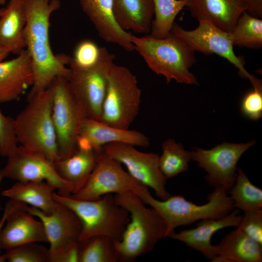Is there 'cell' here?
Returning a JSON list of instances; mask_svg holds the SVG:
<instances>
[{
    "label": "cell",
    "mask_w": 262,
    "mask_h": 262,
    "mask_svg": "<svg viewBox=\"0 0 262 262\" xmlns=\"http://www.w3.org/2000/svg\"><path fill=\"white\" fill-rule=\"evenodd\" d=\"M115 58L114 54L105 47H101L98 61L91 66L81 67L69 61V84L88 118L100 119L108 75Z\"/></svg>",
    "instance_id": "cell-10"
},
{
    "label": "cell",
    "mask_w": 262,
    "mask_h": 262,
    "mask_svg": "<svg viewBox=\"0 0 262 262\" xmlns=\"http://www.w3.org/2000/svg\"><path fill=\"white\" fill-rule=\"evenodd\" d=\"M134 147L115 142L107 144L102 148L106 154L123 164L134 179L151 188L161 200L166 199L170 194L166 188V179L159 167V155L141 152Z\"/></svg>",
    "instance_id": "cell-15"
},
{
    "label": "cell",
    "mask_w": 262,
    "mask_h": 262,
    "mask_svg": "<svg viewBox=\"0 0 262 262\" xmlns=\"http://www.w3.org/2000/svg\"><path fill=\"white\" fill-rule=\"evenodd\" d=\"M233 46L260 49L262 47V19L246 11L230 32Z\"/></svg>",
    "instance_id": "cell-29"
},
{
    "label": "cell",
    "mask_w": 262,
    "mask_h": 262,
    "mask_svg": "<svg viewBox=\"0 0 262 262\" xmlns=\"http://www.w3.org/2000/svg\"><path fill=\"white\" fill-rule=\"evenodd\" d=\"M246 12L257 17H262V0H245Z\"/></svg>",
    "instance_id": "cell-37"
},
{
    "label": "cell",
    "mask_w": 262,
    "mask_h": 262,
    "mask_svg": "<svg viewBox=\"0 0 262 262\" xmlns=\"http://www.w3.org/2000/svg\"><path fill=\"white\" fill-rule=\"evenodd\" d=\"M114 241L98 235L79 242V262H118Z\"/></svg>",
    "instance_id": "cell-31"
},
{
    "label": "cell",
    "mask_w": 262,
    "mask_h": 262,
    "mask_svg": "<svg viewBox=\"0 0 262 262\" xmlns=\"http://www.w3.org/2000/svg\"><path fill=\"white\" fill-rule=\"evenodd\" d=\"M115 197L130 215L121 239L114 241L115 248L119 262H132L167 237L166 226L159 213L151 207H147L134 193L128 191L115 194Z\"/></svg>",
    "instance_id": "cell-2"
},
{
    "label": "cell",
    "mask_w": 262,
    "mask_h": 262,
    "mask_svg": "<svg viewBox=\"0 0 262 262\" xmlns=\"http://www.w3.org/2000/svg\"><path fill=\"white\" fill-rule=\"evenodd\" d=\"M187 7L197 20L209 21L229 33L246 10L245 0H189Z\"/></svg>",
    "instance_id": "cell-21"
},
{
    "label": "cell",
    "mask_w": 262,
    "mask_h": 262,
    "mask_svg": "<svg viewBox=\"0 0 262 262\" xmlns=\"http://www.w3.org/2000/svg\"><path fill=\"white\" fill-rule=\"evenodd\" d=\"M244 213L237 228L251 239L262 245V209Z\"/></svg>",
    "instance_id": "cell-35"
},
{
    "label": "cell",
    "mask_w": 262,
    "mask_h": 262,
    "mask_svg": "<svg viewBox=\"0 0 262 262\" xmlns=\"http://www.w3.org/2000/svg\"><path fill=\"white\" fill-rule=\"evenodd\" d=\"M115 142L143 147L150 145L149 138L138 131L114 127L88 117L82 121L77 144L101 149L107 144Z\"/></svg>",
    "instance_id": "cell-18"
},
{
    "label": "cell",
    "mask_w": 262,
    "mask_h": 262,
    "mask_svg": "<svg viewBox=\"0 0 262 262\" xmlns=\"http://www.w3.org/2000/svg\"><path fill=\"white\" fill-rule=\"evenodd\" d=\"M24 209L43 224L49 244L48 262H77L82 225L76 214L56 201L49 214L27 205Z\"/></svg>",
    "instance_id": "cell-8"
},
{
    "label": "cell",
    "mask_w": 262,
    "mask_h": 262,
    "mask_svg": "<svg viewBox=\"0 0 262 262\" xmlns=\"http://www.w3.org/2000/svg\"><path fill=\"white\" fill-rule=\"evenodd\" d=\"M102 151V148L95 149L77 145L72 154L67 158L60 159L54 163L59 175L72 185L71 195L77 192L83 186Z\"/></svg>",
    "instance_id": "cell-23"
},
{
    "label": "cell",
    "mask_w": 262,
    "mask_h": 262,
    "mask_svg": "<svg viewBox=\"0 0 262 262\" xmlns=\"http://www.w3.org/2000/svg\"><path fill=\"white\" fill-rule=\"evenodd\" d=\"M25 49L30 57L33 82L27 100L47 89L59 77L69 79L71 57L55 55L49 40L50 18L61 6L60 0H26Z\"/></svg>",
    "instance_id": "cell-1"
},
{
    "label": "cell",
    "mask_w": 262,
    "mask_h": 262,
    "mask_svg": "<svg viewBox=\"0 0 262 262\" xmlns=\"http://www.w3.org/2000/svg\"><path fill=\"white\" fill-rule=\"evenodd\" d=\"M255 144L225 142L213 148H195L192 160L206 172L205 180L213 188L221 187L228 192L233 186L237 175V164L242 155Z\"/></svg>",
    "instance_id": "cell-13"
},
{
    "label": "cell",
    "mask_w": 262,
    "mask_h": 262,
    "mask_svg": "<svg viewBox=\"0 0 262 262\" xmlns=\"http://www.w3.org/2000/svg\"><path fill=\"white\" fill-rule=\"evenodd\" d=\"M141 97L136 77L127 67L114 64L108 75L99 121L114 127L129 129L139 114Z\"/></svg>",
    "instance_id": "cell-7"
},
{
    "label": "cell",
    "mask_w": 262,
    "mask_h": 262,
    "mask_svg": "<svg viewBox=\"0 0 262 262\" xmlns=\"http://www.w3.org/2000/svg\"><path fill=\"white\" fill-rule=\"evenodd\" d=\"M149 188L139 182L122 168L121 164L103 150L85 183L72 197L95 199L103 195L130 191L140 196Z\"/></svg>",
    "instance_id": "cell-12"
},
{
    "label": "cell",
    "mask_w": 262,
    "mask_h": 262,
    "mask_svg": "<svg viewBox=\"0 0 262 262\" xmlns=\"http://www.w3.org/2000/svg\"><path fill=\"white\" fill-rule=\"evenodd\" d=\"M3 9V7H2V8L0 7V15H1V14L2 13V12Z\"/></svg>",
    "instance_id": "cell-42"
},
{
    "label": "cell",
    "mask_w": 262,
    "mask_h": 262,
    "mask_svg": "<svg viewBox=\"0 0 262 262\" xmlns=\"http://www.w3.org/2000/svg\"><path fill=\"white\" fill-rule=\"evenodd\" d=\"M0 254V262H48V249L38 242L25 244Z\"/></svg>",
    "instance_id": "cell-32"
},
{
    "label": "cell",
    "mask_w": 262,
    "mask_h": 262,
    "mask_svg": "<svg viewBox=\"0 0 262 262\" xmlns=\"http://www.w3.org/2000/svg\"><path fill=\"white\" fill-rule=\"evenodd\" d=\"M4 171L3 169H0V185L1 182V181L2 180V179L4 178ZM1 218H0V221L1 220Z\"/></svg>",
    "instance_id": "cell-40"
},
{
    "label": "cell",
    "mask_w": 262,
    "mask_h": 262,
    "mask_svg": "<svg viewBox=\"0 0 262 262\" xmlns=\"http://www.w3.org/2000/svg\"><path fill=\"white\" fill-rule=\"evenodd\" d=\"M216 256L212 262H261L262 245L237 228L215 245Z\"/></svg>",
    "instance_id": "cell-25"
},
{
    "label": "cell",
    "mask_w": 262,
    "mask_h": 262,
    "mask_svg": "<svg viewBox=\"0 0 262 262\" xmlns=\"http://www.w3.org/2000/svg\"><path fill=\"white\" fill-rule=\"evenodd\" d=\"M9 54L10 53L7 49L0 46V62L4 61Z\"/></svg>",
    "instance_id": "cell-39"
},
{
    "label": "cell",
    "mask_w": 262,
    "mask_h": 262,
    "mask_svg": "<svg viewBox=\"0 0 262 262\" xmlns=\"http://www.w3.org/2000/svg\"><path fill=\"white\" fill-rule=\"evenodd\" d=\"M228 192L217 187L207 197V202L196 205L180 195L170 196L165 200H158L146 191L139 197L154 209L164 221L168 236L180 226H188L205 218L219 219L234 208Z\"/></svg>",
    "instance_id": "cell-6"
},
{
    "label": "cell",
    "mask_w": 262,
    "mask_h": 262,
    "mask_svg": "<svg viewBox=\"0 0 262 262\" xmlns=\"http://www.w3.org/2000/svg\"><path fill=\"white\" fill-rule=\"evenodd\" d=\"M243 114L247 118L257 120L262 116V87H253L244 96L241 103Z\"/></svg>",
    "instance_id": "cell-36"
},
{
    "label": "cell",
    "mask_w": 262,
    "mask_h": 262,
    "mask_svg": "<svg viewBox=\"0 0 262 262\" xmlns=\"http://www.w3.org/2000/svg\"><path fill=\"white\" fill-rule=\"evenodd\" d=\"M234 208L244 212L262 209V190L254 185L242 168H237L235 182L228 191Z\"/></svg>",
    "instance_id": "cell-28"
},
{
    "label": "cell",
    "mask_w": 262,
    "mask_h": 262,
    "mask_svg": "<svg viewBox=\"0 0 262 262\" xmlns=\"http://www.w3.org/2000/svg\"><path fill=\"white\" fill-rule=\"evenodd\" d=\"M238 209L233 210L219 219L205 218L199 220L196 228L171 233L168 237L184 243L200 252L211 262L216 256L215 245L211 243L213 235L218 230L227 227H238L243 215Z\"/></svg>",
    "instance_id": "cell-17"
},
{
    "label": "cell",
    "mask_w": 262,
    "mask_h": 262,
    "mask_svg": "<svg viewBox=\"0 0 262 262\" xmlns=\"http://www.w3.org/2000/svg\"><path fill=\"white\" fill-rule=\"evenodd\" d=\"M15 119L5 116L0 110V155L8 157L17 147Z\"/></svg>",
    "instance_id": "cell-33"
},
{
    "label": "cell",
    "mask_w": 262,
    "mask_h": 262,
    "mask_svg": "<svg viewBox=\"0 0 262 262\" xmlns=\"http://www.w3.org/2000/svg\"><path fill=\"white\" fill-rule=\"evenodd\" d=\"M7 0H0V5H3L6 3Z\"/></svg>",
    "instance_id": "cell-41"
},
{
    "label": "cell",
    "mask_w": 262,
    "mask_h": 262,
    "mask_svg": "<svg viewBox=\"0 0 262 262\" xmlns=\"http://www.w3.org/2000/svg\"><path fill=\"white\" fill-rule=\"evenodd\" d=\"M15 203H16V201L10 200V199L8 201H7V202L6 203L5 206L3 215L2 216L1 220L0 221V232L2 227H3L4 224H5V222L8 214L9 213L11 209L15 205ZM1 249L0 248V254H1Z\"/></svg>",
    "instance_id": "cell-38"
},
{
    "label": "cell",
    "mask_w": 262,
    "mask_h": 262,
    "mask_svg": "<svg viewBox=\"0 0 262 262\" xmlns=\"http://www.w3.org/2000/svg\"><path fill=\"white\" fill-rule=\"evenodd\" d=\"M130 40L148 67L163 75L167 83L174 80L179 83L198 84L196 78L190 71L196 61L195 52L171 32L164 38L131 34Z\"/></svg>",
    "instance_id": "cell-3"
},
{
    "label": "cell",
    "mask_w": 262,
    "mask_h": 262,
    "mask_svg": "<svg viewBox=\"0 0 262 262\" xmlns=\"http://www.w3.org/2000/svg\"><path fill=\"white\" fill-rule=\"evenodd\" d=\"M27 204L16 201L0 232V248L8 250L33 242L48 243L43 224L25 210Z\"/></svg>",
    "instance_id": "cell-16"
},
{
    "label": "cell",
    "mask_w": 262,
    "mask_h": 262,
    "mask_svg": "<svg viewBox=\"0 0 262 262\" xmlns=\"http://www.w3.org/2000/svg\"><path fill=\"white\" fill-rule=\"evenodd\" d=\"M113 12L124 31L150 33L154 16L153 0H112Z\"/></svg>",
    "instance_id": "cell-24"
},
{
    "label": "cell",
    "mask_w": 262,
    "mask_h": 262,
    "mask_svg": "<svg viewBox=\"0 0 262 262\" xmlns=\"http://www.w3.org/2000/svg\"><path fill=\"white\" fill-rule=\"evenodd\" d=\"M80 3L104 41L117 44L127 51L134 50L131 33L122 30L115 19L112 0H80Z\"/></svg>",
    "instance_id": "cell-20"
},
{
    "label": "cell",
    "mask_w": 262,
    "mask_h": 262,
    "mask_svg": "<svg viewBox=\"0 0 262 262\" xmlns=\"http://www.w3.org/2000/svg\"><path fill=\"white\" fill-rule=\"evenodd\" d=\"M55 189L46 181H17L3 191L1 195L10 200L30 205L49 214L56 204L52 197Z\"/></svg>",
    "instance_id": "cell-26"
},
{
    "label": "cell",
    "mask_w": 262,
    "mask_h": 262,
    "mask_svg": "<svg viewBox=\"0 0 262 262\" xmlns=\"http://www.w3.org/2000/svg\"><path fill=\"white\" fill-rule=\"evenodd\" d=\"M0 62V103L18 100L33 82L29 54L26 49Z\"/></svg>",
    "instance_id": "cell-19"
},
{
    "label": "cell",
    "mask_w": 262,
    "mask_h": 262,
    "mask_svg": "<svg viewBox=\"0 0 262 262\" xmlns=\"http://www.w3.org/2000/svg\"><path fill=\"white\" fill-rule=\"evenodd\" d=\"M52 95V119L60 159L67 158L77 148L79 132L86 113L73 93L68 79L59 77L49 85Z\"/></svg>",
    "instance_id": "cell-9"
},
{
    "label": "cell",
    "mask_w": 262,
    "mask_h": 262,
    "mask_svg": "<svg viewBox=\"0 0 262 262\" xmlns=\"http://www.w3.org/2000/svg\"><path fill=\"white\" fill-rule=\"evenodd\" d=\"M3 168L4 177L17 181H46L58 190V194L70 196L72 185L57 172L53 163L40 153L19 145L8 157Z\"/></svg>",
    "instance_id": "cell-14"
},
{
    "label": "cell",
    "mask_w": 262,
    "mask_h": 262,
    "mask_svg": "<svg viewBox=\"0 0 262 262\" xmlns=\"http://www.w3.org/2000/svg\"><path fill=\"white\" fill-rule=\"evenodd\" d=\"M54 200L70 209L80 220L82 229L79 242L103 235L119 240L130 220L128 212L112 194L91 200L80 199L54 192Z\"/></svg>",
    "instance_id": "cell-5"
},
{
    "label": "cell",
    "mask_w": 262,
    "mask_h": 262,
    "mask_svg": "<svg viewBox=\"0 0 262 262\" xmlns=\"http://www.w3.org/2000/svg\"><path fill=\"white\" fill-rule=\"evenodd\" d=\"M163 153L159 156L161 172L167 180L173 178L188 169L192 160L191 151L185 150L183 146L173 138L166 139L162 146Z\"/></svg>",
    "instance_id": "cell-27"
},
{
    "label": "cell",
    "mask_w": 262,
    "mask_h": 262,
    "mask_svg": "<svg viewBox=\"0 0 262 262\" xmlns=\"http://www.w3.org/2000/svg\"><path fill=\"white\" fill-rule=\"evenodd\" d=\"M198 21L197 27L192 30H185L174 22L170 32L194 52L215 54L226 59L238 68L241 77L248 78L253 82L256 77L246 70L244 58L235 54L230 33L209 21L199 19Z\"/></svg>",
    "instance_id": "cell-11"
},
{
    "label": "cell",
    "mask_w": 262,
    "mask_h": 262,
    "mask_svg": "<svg viewBox=\"0 0 262 262\" xmlns=\"http://www.w3.org/2000/svg\"><path fill=\"white\" fill-rule=\"evenodd\" d=\"M26 0H9L0 16V46L17 55L25 49Z\"/></svg>",
    "instance_id": "cell-22"
},
{
    "label": "cell",
    "mask_w": 262,
    "mask_h": 262,
    "mask_svg": "<svg viewBox=\"0 0 262 262\" xmlns=\"http://www.w3.org/2000/svg\"><path fill=\"white\" fill-rule=\"evenodd\" d=\"M100 48L93 41L84 40L76 46L70 61L81 67H87L95 64L98 60Z\"/></svg>",
    "instance_id": "cell-34"
},
{
    "label": "cell",
    "mask_w": 262,
    "mask_h": 262,
    "mask_svg": "<svg viewBox=\"0 0 262 262\" xmlns=\"http://www.w3.org/2000/svg\"><path fill=\"white\" fill-rule=\"evenodd\" d=\"M27 101V104L14 119L18 143L54 163L59 156L52 119V95L49 86Z\"/></svg>",
    "instance_id": "cell-4"
},
{
    "label": "cell",
    "mask_w": 262,
    "mask_h": 262,
    "mask_svg": "<svg viewBox=\"0 0 262 262\" xmlns=\"http://www.w3.org/2000/svg\"><path fill=\"white\" fill-rule=\"evenodd\" d=\"M189 0H153L154 16L150 36L158 38L166 37L170 33L175 19Z\"/></svg>",
    "instance_id": "cell-30"
}]
</instances>
